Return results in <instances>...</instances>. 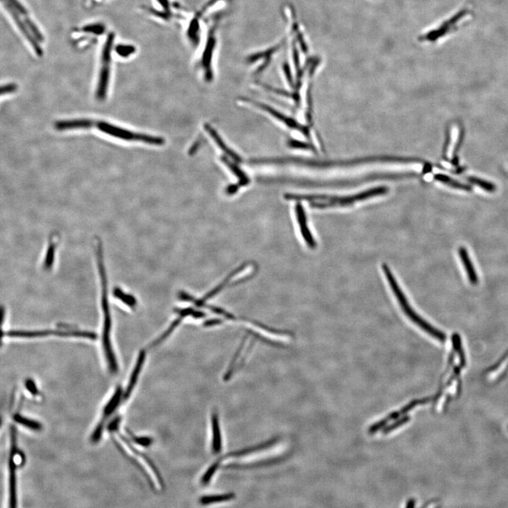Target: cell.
<instances>
[{
    "mask_svg": "<svg viewBox=\"0 0 508 508\" xmlns=\"http://www.w3.org/2000/svg\"><path fill=\"white\" fill-rule=\"evenodd\" d=\"M389 189L385 186L367 189L358 194L352 195L336 196L327 194H287L285 199L288 201H306L310 207L317 209L332 208H347L352 207L363 201H368L375 197L386 195Z\"/></svg>",
    "mask_w": 508,
    "mask_h": 508,
    "instance_id": "cell-1",
    "label": "cell"
},
{
    "mask_svg": "<svg viewBox=\"0 0 508 508\" xmlns=\"http://www.w3.org/2000/svg\"><path fill=\"white\" fill-rule=\"evenodd\" d=\"M222 18L203 21L205 26L204 35L201 45L196 49L195 63L201 70L205 82L210 83L214 79V63L217 51V31Z\"/></svg>",
    "mask_w": 508,
    "mask_h": 508,
    "instance_id": "cell-2",
    "label": "cell"
},
{
    "mask_svg": "<svg viewBox=\"0 0 508 508\" xmlns=\"http://www.w3.org/2000/svg\"><path fill=\"white\" fill-rule=\"evenodd\" d=\"M97 258L99 274L102 285V308L103 311L104 323L103 334H102V348L108 370L112 375L117 374L119 371L118 360L113 351L110 341L111 316L108 302L107 279L106 277L105 268L103 261L102 245L100 242L97 244Z\"/></svg>",
    "mask_w": 508,
    "mask_h": 508,
    "instance_id": "cell-3",
    "label": "cell"
},
{
    "mask_svg": "<svg viewBox=\"0 0 508 508\" xmlns=\"http://www.w3.org/2000/svg\"><path fill=\"white\" fill-rule=\"evenodd\" d=\"M382 270H383L387 282L390 286L391 291L393 293L399 306L404 312L405 316L407 317L416 325L419 327L421 330H424L426 333L431 335V337L438 340L440 342L445 341V335L441 331L437 330L434 327L432 326L431 324L428 323L424 318L420 316L411 306L409 303V301L405 296L404 292L401 289V286L398 284L397 279L394 277L393 273L391 271L390 268L385 263L382 265Z\"/></svg>",
    "mask_w": 508,
    "mask_h": 508,
    "instance_id": "cell-4",
    "label": "cell"
},
{
    "mask_svg": "<svg viewBox=\"0 0 508 508\" xmlns=\"http://www.w3.org/2000/svg\"><path fill=\"white\" fill-rule=\"evenodd\" d=\"M17 433L15 426H10V449L8 460L9 504L10 507H17V472L23 464L24 456L17 444Z\"/></svg>",
    "mask_w": 508,
    "mask_h": 508,
    "instance_id": "cell-5",
    "label": "cell"
},
{
    "mask_svg": "<svg viewBox=\"0 0 508 508\" xmlns=\"http://www.w3.org/2000/svg\"><path fill=\"white\" fill-rule=\"evenodd\" d=\"M95 127L104 134L123 141L142 142L154 146H162L164 144V139L160 136L132 132L128 129L111 125L109 122L98 121L96 122Z\"/></svg>",
    "mask_w": 508,
    "mask_h": 508,
    "instance_id": "cell-6",
    "label": "cell"
},
{
    "mask_svg": "<svg viewBox=\"0 0 508 508\" xmlns=\"http://www.w3.org/2000/svg\"><path fill=\"white\" fill-rule=\"evenodd\" d=\"M115 33H109L104 42L102 51L101 67L99 73L98 86H97L95 97L100 101H102L107 96L110 78L111 53L115 40Z\"/></svg>",
    "mask_w": 508,
    "mask_h": 508,
    "instance_id": "cell-7",
    "label": "cell"
},
{
    "mask_svg": "<svg viewBox=\"0 0 508 508\" xmlns=\"http://www.w3.org/2000/svg\"><path fill=\"white\" fill-rule=\"evenodd\" d=\"M124 403V389L122 386H118L115 392L111 394L109 401L104 405L102 411V415L100 420L97 423L96 426L92 431L90 441L91 443L97 444L101 440L103 435L104 427L107 421L118 410L120 405Z\"/></svg>",
    "mask_w": 508,
    "mask_h": 508,
    "instance_id": "cell-8",
    "label": "cell"
},
{
    "mask_svg": "<svg viewBox=\"0 0 508 508\" xmlns=\"http://www.w3.org/2000/svg\"><path fill=\"white\" fill-rule=\"evenodd\" d=\"M6 335L10 337L33 338L45 337V336L55 335L60 337H77L95 340L98 335L89 331L74 330H42L34 331L10 330L6 332Z\"/></svg>",
    "mask_w": 508,
    "mask_h": 508,
    "instance_id": "cell-9",
    "label": "cell"
},
{
    "mask_svg": "<svg viewBox=\"0 0 508 508\" xmlns=\"http://www.w3.org/2000/svg\"><path fill=\"white\" fill-rule=\"evenodd\" d=\"M283 45V41L266 48L257 50L248 54L245 63L252 69L253 74L259 76L263 73L271 63L272 58Z\"/></svg>",
    "mask_w": 508,
    "mask_h": 508,
    "instance_id": "cell-10",
    "label": "cell"
},
{
    "mask_svg": "<svg viewBox=\"0 0 508 508\" xmlns=\"http://www.w3.org/2000/svg\"><path fill=\"white\" fill-rule=\"evenodd\" d=\"M242 100H244L246 102H249V103L254 104L256 107L260 108L262 110L267 111V112H268V114L272 115L276 120L284 124L288 128L298 131L301 134H304L306 136V139L309 140V141L310 140L311 141V130H310L309 127H307V126L302 125L300 122H297V120H294L293 118H290V117L279 112V111L276 110V109H273L272 107L262 103L261 102H258L256 100L246 98H242Z\"/></svg>",
    "mask_w": 508,
    "mask_h": 508,
    "instance_id": "cell-11",
    "label": "cell"
},
{
    "mask_svg": "<svg viewBox=\"0 0 508 508\" xmlns=\"http://www.w3.org/2000/svg\"><path fill=\"white\" fill-rule=\"evenodd\" d=\"M2 1H3L5 8L6 9L7 12H9L11 17L13 19L16 25L19 27V31L24 35L25 38L27 40L30 45L33 47L35 54L39 57H41L42 54H43L42 47H40L38 40L35 38L34 35L30 31L27 25H26L23 19H21V16L18 14L17 11L12 7V5H11L8 0H2Z\"/></svg>",
    "mask_w": 508,
    "mask_h": 508,
    "instance_id": "cell-12",
    "label": "cell"
},
{
    "mask_svg": "<svg viewBox=\"0 0 508 508\" xmlns=\"http://www.w3.org/2000/svg\"><path fill=\"white\" fill-rule=\"evenodd\" d=\"M295 214H296L297 221L300 229L302 238L304 239V242H306L308 247L311 249H315L316 247V240H315L314 237L309 229L306 212L304 207L301 204L300 201H298L295 205Z\"/></svg>",
    "mask_w": 508,
    "mask_h": 508,
    "instance_id": "cell-13",
    "label": "cell"
},
{
    "mask_svg": "<svg viewBox=\"0 0 508 508\" xmlns=\"http://www.w3.org/2000/svg\"><path fill=\"white\" fill-rule=\"evenodd\" d=\"M146 357V355L145 350H142V351L139 352L138 358L136 359L135 366H134L132 373H131L130 376H129L127 387H126L125 390H124V402L127 401L130 398V396H132V392H134V388H135L136 384L138 383V380H139L140 374H141V371H142L143 366L144 365Z\"/></svg>",
    "mask_w": 508,
    "mask_h": 508,
    "instance_id": "cell-14",
    "label": "cell"
},
{
    "mask_svg": "<svg viewBox=\"0 0 508 508\" xmlns=\"http://www.w3.org/2000/svg\"><path fill=\"white\" fill-rule=\"evenodd\" d=\"M96 122L90 119H76V120H60L54 122V128L60 132L87 129L96 126Z\"/></svg>",
    "mask_w": 508,
    "mask_h": 508,
    "instance_id": "cell-15",
    "label": "cell"
},
{
    "mask_svg": "<svg viewBox=\"0 0 508 508\" xmlns=\"http://www.w3.org/2000/svg\"><path fill=\"white\" fill-rule=\"evenodd\" d=\"M10 2L11 5L12 7L15 9L16 11L18 12V14L22 17L23 20L27 25L28 27L29 28L30 31L31 33L34 35L35 38L38 40L39 42H42L44 41V37L42 35L41 32L39 31L38 28L37 27L36 25L33 23V21L31 20V17H30L29 14L28 12L24 5H21L20 2L19 0H8Z\"/></svg>",
    "mask_w": 508,
    "mask_h": 508,
    "instance_id": "cell-16",
    "label": "cell"
},
{
    "mask_svg": "<svg viewBox=\"0 0 508 508\" xmlns=\"http://www.w3.org/2000/svg\"><path fill=\"white\" fill-rule=\"evenodd\" d=\"M212 451L215 455L219 454L222 450V437H221L220 428H219L218 414L216 411L212 414Z\"/></svg>",
    "mask_w": 508,
    "mask_h": 508,
    "instance_id": "cell-17",
    "label": "cell"
},
{
    "mask_svg": "<svg viewBox=\"0 0 508 508\" xmlns=\"http://www.w3.org/2000/svg\"><path fill=\"white\" fill-rule=\"evenodd\" d=\"M205 130H206V132H208V134H210V136H211L212 139L215 141L216 143H217V146H219V148H220V149L222 150V151L226 154L227 157H230L229 159H230V160H233L234 162H237V163H240V161L242 160L241 157L239 156V155H237V153H235L233 150L230 149L229 147L227 146V144H225V143H224V141H222V139H221L220 137H219L218 134H217V133L216 132V131L214 130V129H212V127L208 125H205Z\"/></svg>",
    "mask_w": 508,
    "mask_h": 508,
    "instance_id": "cell-18",
    "label": "cell"
},
{
    "mask_svg": "<svg viewBox=\"0 0 508 508\" xmlns=\"http://www.w3.org/2000/svg\"><path fill=\"white\" fill-rule=\"evenodd\" d=\"M459 254L460 259L463 262L464 267L470 279L471 284L476 286L478 283V277L475 269L474 268L473 264L471 261L470 256L465 247H460Z\"/></svg>",
    "mask_w": 508,
    "mask_h": 508,
    "instance_id": "cell-19",
    "label": "cell"
},
{
    "mask_svg": "<svg viewBox=\"0 0 508 508\" xmlns=\"http://www.w3.org/2000/svg\"><path fill=\"white\" fill-rule=\"evenodd\" d=\"M13 420L17 424L28 428V429L31 430V431H40L42 428L41 423L35 420V419H31V418H28L25 417L24 415H21V414L17 413L14 414L13 416Z\"/></svg>",
    "mask_w": 508,
    "mask_h": 508,
    "instance_id": "cell-20",
    "label": "cell"
},
{
    "mask_svg": "<svg viewBox=\"0 0 508 508\" xmlns=\"http://www.w3.org/2000/svg\"><path fill=\"white\" fill-rule=\"evenodd\" d=\"M275 440H270V441L260 444V445L254 446V447H248V448L241 449V450L237 451V452L229 453V454L222 457V458H219V459L222 461V460L225 459V458H232V457L243 456H246V455L251 454V453L256 452V451L261 450V449H265L266 447H270V446L272 445V444L275 443Z\"/></svg>",
    "mask_w": 508,
    "mask_h": 508,
    "instance_id": "cell-21",
    "label": "cell"
},
{
    "mask_svg": "<svg viewBox=\"0 0 508 508\" xmlns=\"http://www.w3.org/2000/svg\"><path fill=\"white\" fill-rule=\"evenodd\" d=\"M235 498V493H228L224 494L205 495L200 499L199 501L201 505H206L219 502L229 501Z\"/></svg>",
    "mask_w": 508,
    "mask_h": 508,
    "instance_id": "cell-22",
    "label": "cell"
},
{
    "mask_svg": "<svg viewBox=\"0 0 508 508\" xmlns=\"http://www.w3.org/2000/svg\"><path fill=\"white\" fill-rule=\"evenodd\" d=\"M434 178L437 181L445 184V185H448L449 187H453V188L461 189V190L465 191L472 190V188H471L470 186L467 185L466 184L461 183V182L456 181V180H453V179L449 178V177L447 176V175L437 174L435 175Z\"/></svg>",
    "mask_w": 508,
    "mask_h": 508,
    "instance_id": "cell-23",
    "label": "cell"
},
{
    "mask_svg": "<svg viewBox=\"0 0 508 508\" xmlns=\"http://www.w3.org/2000/svg\"><path fill=\"white\" fill-rule=\"evenodd\" d=\"M127 435L128 438L132 443L135 445L141 446V447H150L153 442V438L149 436H139V435H134L130 430H127Z\"/></svg>",
    "mask_w": 508,
    "mask_h": 508,
    "instance_id": "cell-24",
    "label": "cell"
},
{
    "mask_svg": "<svg viewBox=\"0 0 508 508\" xmlns=\"http://www.w3.org/2000/svg\"><path fill=\"white\" fill-rule=\"evenodd\" d=\"M114 295L116 298H118V300L122 301L123 303H125L126 305L129 306V307L134 308L136 306V300L135 297L132 296V295H128V294L125 293V292L120 289V288H115L114 290Z\"/></svg>",
    "mask_w": 508,
    "mask_h": 508,
    "instance_id": "cell-25",
    "label": "cell"
},
{
    "mask_svg": "<svg viewBox=\"0 0 508 508\" xmlns=\"http://www.w3.org/2000/svg\"><path fill=\"white\" fill-rule=\"evenodd\" d=\"M55 248L56 243L52 238L49 241L48 248H47V253H46L45 261H44V267L47 270H49V269L52 268L53 262H54Z\"/></svg>",
    "mask_w": 508,
    "mask_h": 508,
    "instance_id": "cell-26",
    "label": "cell"
},
{
    "mask_svg": "<svg viewBox=\"0 0 508 508\" xmlns=\"http://www.w3.org/2000/svg\"><path fill=\"white\" fill-rule=\"evenodd\" d=\"M453 348H454L455 351L458 354L460 357V364L462 366L465 365V353H464L463 345H462L461 337L458 334H454L452 337Z\"/></svg>",
    "mask_w": 508,
    "mask_h": 508,
    "instance_id": "cell-27",
    "label": "cell"
},
{
    "mask_svg": "<svg viewBox=\"0 0 508 508\" xmlns=\"http://www.w3.org/2000/svg\"><path fill=\"white\" fill-rule=\"evenodd\" d=\"M222 463V460L218 459L215 463L212 464L210 468L205 472L204 475L201 478V484L203 485L208 484L210 483V480H211L212 477H213L214 474L217 472V469L220 466V464Z\"/></svg>",
    "mask_w": 508,
    "mask_h": 508,
    "instance_id": "cell-28",
    "label": "cell"
},
{
    "mask_svg": "<svg viewBox=\"0 0 508 508\" xmlns=\"http://www.w3.org/2000/svg\"><path fill=\"white\" fill-rule=\"evenodd\" d=\"M468 180L471 183L477 185L478 187H481V189H484L487 192H493L495 190V185L491 182H486L477 178H468Z\"/></svg>",
    "mask_w": 508,
    "mask_h": 508,
    "instance_id": "cell-29",
    "label": "cell"
},
{
    "mask_svg": "<svg viewBox=\"0 0 508 508\" xmlns=\"http://www.w3.org/2000/svg\"><path fill=\"white\" fill-rule=\"evenodd\" d=\"M288 146L290 148H296V149L311 150V151L316 152V147L313 146L311 143L297 141V140H290L289 142H288Z\"/></svg>",
    "mask_w": 508,
    "mask_h": 508,
    "instance_id": "cell-30",
    "label": "cell"
},
{
    "mask_svg": "<svg viewBox=\"0 0 508 508\" xmlns=\"http://www.w3.org/2000/svg\"><path fill=\"white\" fill-rule=\"evenodd\" d=\"M116 52L122 58H127L135 52L136 47L132 45H120L116 47Z\"/></svg>",
    "mask_w": 508,
    "mask_h": 508,
    "instance_id": "cell-31",
    "label": "cell"
},
{
    "mask_svg": "<svg viewBox=\"0 0 508 508\" xmlns=\"http://www.w3.org/2000/svg\"><path fill=\"white\" fill-rule=\"evenodd\" d=\"M25 387H26V390L28 391L33 396H38L39 394V391L38 387H37L36 384H35L34 380L31 379V378H28V379L26 380L25 381Z\"/></svg>",
    "mask_w": 508,
    "mask_h": 508,
    "instance_id": "cell-32",
    "label": "cell"
},
{
    "mask_svg": "<svg viewBox=\"0 0 508 508\" xmlns=\"http://www.w3.org/2000/svg\"><path fill=\"white\" fill-rule=\"evenodd\" d=\"M18 88L17 85L16 84H13V83H11V84H7L4 85L1 88V95H7L10 94V93H14L17 91Z\"/></svg>",
    "mask_w": 508,
    "mask_h": 508,
    "instance_id": "cell-33",
    "label": "cell"
},
{
    "mask_svg": "<svg viewBox=\"0 0 508 508\" xmlns=\"http://www.w3.org/2000/svg\"><path fill=\"white\" fill-rule=\"evenodd\" d=\"M86 31L94 32L95 33H98V34L99 33L100 34V33L103 32L104 28H102V26H100V25H93V26H90L88 28H86Z\"/></svg>",
    "mask_w": 508,
    "mask_h": 508,
    "instance_id": "cell-34",
    "label": "cell"
}]
</instances>
